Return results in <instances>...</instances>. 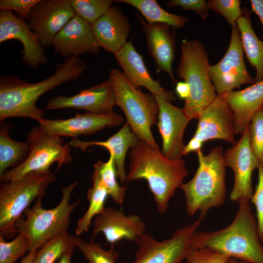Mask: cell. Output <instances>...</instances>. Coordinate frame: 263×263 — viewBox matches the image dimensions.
I'll return each instance as SVG.
<instances>
[{
  "mask_svg": "<svg viewBox=\"0 0 263 263\" xmlns=\"http://www.w3.org/2000/svg\"><path fill=\"white\" fill-rule=\"evenodd\" d=\"M87 68L78 56L65 58L56 65L54 74L31 83L16 75L0 76V121L8 118L22 117L38 123L44 118V111L36 106L40 97L64 83L79 78Z\"/></svg>",
  "mask_w": 263,
  "mask_h": 263,
  "instance_id": "obj_1",
  "label": "cell"
},
{
  "mask_svg": "<svg viewBox=\"0 0 263 263\" xmlns=\"http://www.w3.org/2000/svg\"><path fill=\"white\" fill-rule=\"evenodd\" d=\"M126 182L144 179L153 195L158 211L167 212L169 203L188 174L184 161L165 156L147 143L140 140L131 148Z\"/></svg>",
  "mask_w": 263,
  "mask_h": 263,
  "instance_id": "obj_2",
  "label": "cell"
},
{
  "mask_svg": "<svg viewBox=\"0 0 263 263\" xmlns=\"http://www.w3.org/2000/svg\"><path fill=\"white\" fill-rule=\"evenodd\" d=\"M232 222L215 231L197 232L191 250L207 247L248 263H263V246L249 202H241Z\"/></svg>",
  "mask_w": 263,
  "mask_h": 263,
  "instance_id": "obj_3",
  "label": "cell"
},
{
  "mask_svg": "<svg viewBox=\"0 0 263 263\" xmlns=\"http://www.w3.org/2000/svg\"><path fill=\"white\" fill-rule=\"evenodd\" d=\"M196 152L199 164L196 173L180 188L185 196L188 214L192 216L199 212L202 219L210 209L225 203L226 167L221 146L212 148L207 154L202 150Z\"/></svg>",
  "mask_w": 263,
  "mask_h": 263,
  "instance_id": "obj_4",
  "label": "cell"
},
{
  "mask_svg": "<svg viewBox=\"0 0 263 263\" xmlns=\"http://www.w3.org/2000/svg\"><path fill=\"white\" fill-rule=\"evenodd\" d=\"M78 184L73 182L61 189L62 198L59 204L51 209H45L42 197L36 200L32 207L27 208L16 221L17 233L27 240L29 252L38 249L48 241L67 232L70 215L79 205L81 198L70 203L72 192Z\"/></svg>",
  "mask_w": 263,
  "mask_h": 263,
  "instance_id": "obj_5",
  "label": "cell"
},
{
  "mask_svg": "<svg viewBox=\"0 0 263 263\" xmlns=\"http://www.w3.org/2000/svg\"><path fill=\"white\" fill-rule=\"evenodd\" d=\"M181 51L176 72L189 88V95L183 109L190 121L198 119L201 111L217 94L209 77L211 65L202 44L197 40L184 39Z\"/></svg>",
  "mask_w": 263,
  "mask_h": 263,
  "instance_id": "obj_6",
  "label": "cell"
},
{
  "mask_svg": "<svg viewBox=\"0 0 263 263\" xmlns=\"http://www.w3.org/2000/svg\"><path fill=\"white\" fill-rule=\"evenodd\" d=\"M108 80L114 91L115 105L124 112L132 131L140 140L160 150L151 130L159 113L154 96L142 92L117 69L111 70Z\"/></svg>",
  "mask_w": 263,
  "mask_h": 263,
  "instance_id": "obj_7",
  "label": "cell"
},
{
  "mask_svg": "<svg viewBox=\"0 0 263 263\" xmlns=\"http://www.w3.org/2000/svg\"><path fill=\"white\" fill-rule=\"evenodd\" d=\"M56 180L55 173L50 169L2 182L0 186V235L14 237L17 220L35 199L45 195L47 187Z\"/></svg>",
  "mask_w": 263,
  "mask_h": 263,
  "instance_id": "obj_8",
  "label": "cell"
},
{
  "mask_svg": "<svg viewBox=\"0 0 263 263\" xmlns=\"http://www.w3.org/2000/svg\"><path fill=\"white\" fill-rule=\"evenodd\" d=\"M27 141L30 149L26 158L0 175L2 182L17 180L29 173L49 170L51 165L56 162L58 169L72 161L70 143L63 144L60 136L45 133L39 126L29 131Z\"/></svg>",
  "mask_w": 263,
  "mask_h": 263,
  "instance_id": "obj_9",
  "label": "cell"
},
{
  "mask_svg": "<svg viewBox=\"0 0 263 263\" xmlns=\"http://www.w3.org/2000/svg\"><path fill=\"white\" fill-rule=\"evenodd\" d=\"M201 220L176 229L170 238L161 241L144 233L134 241L137 250L131 263H179L191 250Z\"/></svg>",
  "mask_w": 263,
  "mask_h": 263,
  "instance_id": "obj_10",
  "label": "cell"
},
{
  "mask_svg": "<svg viewBox=\"0 0 263 263\" xmlns=\"http://www.w3.org/2000/svg\"><path fill=\"white\" fill-rule=\"evenodd\" d=\"M244 50L237 24L232 27L227 49L222 58L211 65L209 77L217 95L239 89L243 85L255 83L244 61Z\"/></svg>",
  "mask_w": 263,
  "mask_h": 263,
  "instance_id": "obj_11",
  "label": "cell"
},
{
  "mask_svg": "<svg viewBox=\"0 0 263 263\" xmlns=\"http://www.w3.org/2000/svg\"><path fill=\"white\" fill-rule=\"evenodd\" d=\"M226 167L234 174V182L230 193L231 201L239 204L249 202L253 193L252 175L260 166L250 147L249 126L237 142L224 153Z\"/></svg>",
  "mask_w": 263,
  "mask_h": 263,
  "instance_id": "obj_12",
  "label": "cell"
},
{
  "mask_svg": "<svg viewBox=\"0 0 263 263\" xmlns=\"http://www.w3.org/2000/svg\"><path fill=\"white\" fill-rule=\"evenodd\" d=\"M75 14L70 0H40L26 21L42 47H50L57 34Z\"/></svg>",
  "mask_w": 263,
  "mask_h": 263,
  "instance_id": "obj_13",
  "label": "cell"
},
{
  "mask_svg": "<svg viewBox=\"0 0 263 263\" xmlns=\"http://www.w3.org/2000/svg\"><path fill=\"white\" fill-rule=\"evenodd\" d=\"M19 40L23 45L21 61L27 66L38 69L48 61L37 36L27 21L11 11L0 12V43L11 39Z\"/></svg>",
  "mask_w": 263,
  "mask_h": 263,
  "instance_id": "obj_14",
  "label": "cell"
},
{
  "mask_svg": "<svg viewBox=\"0 0 263 263\" xmlns=\"http://www.w3.org/2000/svg\"><path fill=\"white\" fill-rule=\"evenodd\" d=\"M192 138L204 143L213 139L226 141L234 145L236 135L233 113L222 95L216 98L201 112Z\"/></svg>",
  "mask_w": 263,
  "mask_h": 263,
  "instance_id": "obj_15",
  "label": "cell"
},
{
  "mask_svg": "<svg viewBox=\"0 0 263 263\" xmlns=\"http://www.w3.org/2000/svg\"><path fill=\"white\" fill-rule=\"evenodd\" d=\"M115 98L112 86L108 79L91 87L83 89L72 96L58 95L49 98L45 110L57 109L84 110L94 114L113 113Z\"/></svg>",
  "mask_w": 263,
  "mask_h": 263,
  "instance_id": "obj_16",
  "label": "cell"
},
{
  "mask_svg": "<svg viewBox=\"0 0 263 263\" xmlns=\"http://www.w3.org/2000/svg\"><path fill=\"white\" fill-rule=\"evenodd\" d=\"M124 121V117L114 112L108 114H94L88 112L77 113L65 119H44L39 126L46 133L76 138L78 136L94 134L106 127L118 126Z\"/></svg>",
  "mask_w": 263,
  "mask_h": 263,
  "instance_id": "obj_17",
  "label": "cell"
},
{
  "mask_svg": "<svg viewBox=\"0 0 263 263\" xmlns=\"http://www.w3.org/2000/svg\"><path fill=\"white\" fill-rule=\"evenodd\" d=\"M154 97L159 107L156 123L162 137L161 152L169 159L182 158L185 146L184 133L190 120L183 108L175 106L160 97Z\"/></svg>",
  "mask_w": 263,
  "mask_h": 263,
  "instance_id": "obj_18",
  "label": "cell"
},
{
  "mask_svg": "<svg viewBox=\"0 0 263 263\" xmlns=\"http://www.w3.org/2000/svg\"><path fill=\"white\" fill-rule=\"evenodd\" d=\"M52 46L56 54L65 58L85 53L96 55L101 48L93 25L76 14L57 34Z\"/></svg>",
  "mask_w": 263,
  "mask_h": 263,
  "instance_id": "obj_19",
  "label": "cell"
},
{
  "mask_svg": "<svg viewBox=\"0 0 263 263\" xmlns=\"http://www.w3.org/2000/svg\"><path fill=\"white\" fill-rule=\"evenodd\" d=\"M114 55L123 73L135 87L138 88L143 87L153 96L160 97L168 102L175 101V92L164 88L159 80L151 77L143 56L137 51L131 41H128Z\"/></svg>",
  "mask_w": 263,
  "mask_h": 263,
  "instance_id": "obj_20",
  "label": "cell"
},
{
  "mask_svg": "<svg viewBox=\"0 0 263 263\" xmlns=\"http://www.w3.org/2000/svg\"><path fill=\"white\" fill-rule=\"evenodd\" d=\"M93 225L94 236L103 233L111 246L124 239L134 241L144 233L146 226L138 215L126 216L122 211L111 207H105L94 218Z\"/></svg>",
  "mask_w": 263,
  "mask_h": 263,
  "instance_id": "obj_21",
  "label": "cell"
},
{
  "mask_svg": "<svg viewBox=\"0 0 263 263\" xmlns=\"http://www.w3.org/2000/svg\"><path fill=\"white\" fill-rule=\"evenodd\" d=\"M136 16L145 35L149 52L153 58L158 70L167 73L175 85L177 81L172 67L176 46L175 32L171 31L170 26L167 24H150L137 12Z\"/></svg>",
  "mask_w": 263,
  "mask_h": 263,
  "instance_id": "obj_22",
  "label": "cell"
},
{
  "mask_svg": "<svg viewBox=\"0 0 263 263\" xmlns=\"http://www.w3.org/2000/svg\"><path fill=\"white\" fill-rule=\"evenodd\" d=\"M92 25L100 46L109 52L114 54L128 42L130 23L117 6L111 7Z\"/></svg>",
  "mask_w": 263,
  "mask_h": 263,
  "instance_id": "obj_23",
  "label": "cell"
},
{
  "mask_svg": "<svg viewBox=\"0 0 263 263\" xmlns=\"http://www.w3.org/2000/svg\"><path fill=\"white\" fill-rule=\"evenodd\" d=\"M232 111L236 134H242L263 106V81L222 95Z\"/></svg>",
  "mask_w": 263,
  "mask_h": 263,
  "instance_id": "obj_24",
  "label": "cell"
},
{
  "mask_svg": "<svg viewBox=\"0 0 263 263\" xmlns=\"http://www.w3.org/2000/svg\"><path fill=\"white\" fill-rule=\"evenodd\" d=\"M139 139L131 130L128 123L114 134L105 141H84L77 138L71 140L70 144L85 151L91 146L102 147L108 150L110 154L113 156L117 170V177L121 183L126 181L127 174L124 165L126 155L129 148L135 146Z\"/></svg>",
  "mask_w": 263,
  "mask_h": 263,
  "instance_id": "obj_25",
  "label": "cell"
},
{
  "mask_svg": "<svg viewBox=\"0 0 263 263\" xmlns=\"http://www.w3.org/2000/svg\"><path fill=\"white\" fill-rule=\"evenodd\" d=\"M243 15L237 20L244 52L250 64L255 68V83L263 81V40L256 34L252 26L250 14L246 7Z\"/></svg>",
  "mask_w": 263,
  "mask_h": 263,
  "instance_id": "obj_26",
  "label": "cell"
},
{
  "mask_svg": "<svg viewBox=\"0 0 263 263\" xmlns=\"http://www.w3.org/2000/svg\"><path fill=\"white\" fill-rule=\"evenodd\" d=\"M11 124L0 122V176L10 167L15 168L26 158L30 149V144L13 139L9 132Z\"/></svg>",
  "mask_w": 263,
  "mask_h": 263,
  "instance_id": "obj_27",
  "label": "cell"
},
{
  "mask_svg": "<svg viewBox=\"0 0 263 263\" xmlns=\"http://www.w3.org/2000/svg\"><path fill=\"white\" fill-rule=\"evenodd\" d=\"M116 3L129 4L137 9L149 24L162 23L176 28L184 27L187 17L170 13L162 8L155 0H117Z\"/></svg>",
  "mask_w": 263,
  "mask_h": 263,
  "instance_id": "obj_28",
  "label": "cell"
},
{
  "mask_svg": "<svg viewBox=\"0 0 263 263\" xmlns=\"http://www.w3.org/2000/svg\"><path fill=\"white\" fill-rule=\"evenodd\" d=\"M82 239L67 232L44 244L37 250L33 263H56L68 254H72Z\"/></svg>",
  "mask_w": 263,
  "mask_h": 263,
  "instance_id": "obj_29",
  "label": "cell"
},
{
  "mask_svg": "<svg viewBox=\"0 0 263 263\" xmlns=\"http://www.w3.org/2000/svg\"><path fill=\"white\" fill-rule=\"evenodd\" d=\"M92 186L88 189L87 193L89 202L88 208L77 221L75 230L76 236L88 231L92 219L101 213L105 208V202L109 196L106 189L96 177L92 175Z\"/></svg>",
  "mask_w": 263,
  "mask_h": 263,
  "instance_id": "obj_30",
  "label": "cell"
},
{
  "mask_svg": "<svg viewBox=\"0 0 263 263\" xmlns=\"http://www.w3.org/2000/svg\"><path fill=\"white\" fill-rule=\"evenodd\" d=\"M92 175L96 177L106 189L113 201L119 205L123 203L126 188L120 186L117 180V170L113 156L106 162L98 161L94 165Z\"/></svg>",
  "mask_w": 263,
  "mask_h": 263,
  "instance_id": "obj_31",
  "label": "cell"
},
{
  "mask_svg": "<svg viewBox=\"0 0 263 263\" xmlns=\"http://www.w3.org/2000/svg\"><path fill=\"white\" fill-rule=\"evenodd\" d=\"M76 15L93 25L113 6L112 0H70Z\"/></svg>",
  "mask_w": 263,
  "mask_h": 263,
  "instance_id": "obj_32",
  "label": "cell"
},
{
  "mask_svg": "<svg viewBox=\"0 0 263 263\" xmlns=\"http://www.w3.org/2000/svg\"><path fill=\"white\" fill-rule=\"evenodd\" d=\"M77 248L89 263H115L119 257V253L113 249V246L110 250H106L94 240H82Z\"/></svg>",
  "mask_w": 263,
  "mask_h": 263,
  "instance_id": "obj_33",
  "label": "cell"
},
{
  "mask_svg": "<svg viewBox=\"0 0 263 263\" xmlns=\"http://www.w3.org/2000/svg\"><path fill=\"white\" fill-rule=\"evenodd\" d=\"M27 251L28 243L23 235L19 234L12 241L6 242L0 235V263H15Z\"/></svg>",
  "mask_w": 263,
  "mask_h": 263,
  "instance_id": "obj_34",
  "label": "cell"
},
{
  "mask_svg": "<svg viewBox=\"0 0 263 263\" xmlns=\"http://www.w3.org/2000/svg\"><path fill=\"white\" fill-rule=\"evenodd\" d=\"M250 145L258 159L263 166V108L255 113L249 125Z\"/></svg>",
  "mask_w": 263,
  "mask_h": 263,
  "instance_id": "obj_35",
  "label": "cell"
},
{
  "mask_svg": "<svg viewBox=\"0 0 263 263\" xmlns=\"http://www.w3.org/2000/svg\"><path fill=\"white\" fill-rule=\"evenodd\" d=\"M209 8L225 19L231 27L243 15L240 0H208Z\"/></svg>",
  "mask_w": 263,
  "mask_h": 263,
  "instance_id": "obj_36",
  "label": "cell"
},
{
  "mask_svg": "<svg viewBox=\"0 0 263 263\" xmlns=\"http://www.w3.org/2000/svg\"><path fill=\"white\" fill-rule=\"evenodd\" d=\"M227 256L207 247L191 250L187 255V263H226Z\"/></svg>",
  "mask_w": 263,
  "mask_h": 263,
  "instance_id": "obj_37",
  "label": "cell"
},
{
  "mask_svg": "<svg viewBox=\"0 0 263 263\" xmlns=\"http://www.w3.org/2000/svg\"><path fill=\"white\" fill-rule=\"evenodd\" d=\"M258 170V183L251 201L255 206L259 235L263 243V166H259Z\"/></svg>",
  "mask_w": 263,
  "mask_h": 263,
  "instance_id": "obj_38",
  "label": "cell"
},
{
  "mask_svg": "<svg viewBox=\"0 0 263 263\" xmlns=\"http://www.w3.org/2000/svg\"><path fill=\"white\" fill-rule=\"evenodd\" d=\"M40 0H0V10L14 11L19 18L26 20L32 9Z\"/></svg>",
  "mask_w": 263,
  "mask_h": 263,
  "instance_id": "obj_39",
  "label": "cell"
},
{
  "mask_svg": "<svg viewBox=\"0 0 263 263\" xmlns=\"http://www.w3.org/2000/svg\"><path fill=\"white\" fill-rule=\"evenodd\" d=\"M167 7L179 6L185 10L195 11L203 20L207 17L209 8L208 1L206 0H169Z\"/></svg>",
  "mask_w": 263,
  "mask_h": 263,
  "instance_id": "obj_40",
  "label": "cell"
},
{
  "mask_svg": "<svg viewBox=\"0 0 263 263\" xmlns=\"http://www.w3.org/2000/svg\"><path fill=\"white\" fill-rule=\"evenodd\" d=\"M204 143L197 139L191 138L188 143L185 145L183 151V155H185L193 151L197 152L201 150Z\"/></svg>",
  "mask_w": 263,
  "mask_h": 263,
  "instance_id": "obj_41",
  "label": "cell"
},
{
  "mask_svg": "<svg viewBox=\"0 0 263 263\" xmlns=\"http://www.w3.org/2000/svg\"><path fill=\"white\" fill-rule=\"evenodd\" d=\"M175 93L181 99H187L189 95V88L184 81L177 82L175 85Z\"/></svg>",
  "mask_w": 263,
  "mask_h": 263,
  "instance_id": "obj_42",
  "label": "cell"
},
{
  "mask_svg": "<svg viewBox=\"0 0 263 263\" xmlns=\"http://www.w3.org/2000/svg\"><path fill=\"white\" fill-rule=\"evenodd\" d=\"M251 10L259 17L263 30V0H250Z\"/></svg>",
  "mask_w": 263,
  "mask_h": 263,
  "instance_id": "obj_43",
  "label": "cell"
},
{
  "mask_svg": "<svg viewBox=\"0 0 263 263\" xmlns=\"http://www.w3.org/2000/svg\"><path fill=\"white\" fill-rule=\"evenodd\" d=\"M37 251L29 252L28 254L23 257L20 263H33Z\"/></svg>",
  "mask_w": 263,
  "mask_h": 263,
  "instance_id": "obj_44",
  "label": "cell"
},
{
  "mask_svg": "<svg viewBox=\"0 0 263 263\" xmlns=\"http://www.w3.org/2000/svg\"><path fill=\"white\" fill-rule=\"evenodd\" d=\"M72 255V254H66L59 259L56 263H71Z\"/></svg>",
  "mask_w": 263,
  "mask_h": 263,
  "instance_id": "obj_45",
  "label": "cell"
},
{
  "mask_svg": "<svg viewBox=\"0 0 263 263\" xmlns=\"http://www.w3.org/2000/svg\"><path fill=\"white\" fill-rule=\"evenodd\" d=\"M226 263H248L241 261H237L235 260V259L229 258Z\"/></svg>",
  "mask_w": 263,
  "mask_h": 263,
  "instance_id": "obj_46",
  "label": "cell"
},
{
  "mask_svg": "<svg viewBox=\"0 0 263 263\" xmlns=\"http://www.w3.org/2000/svg\"><path fill=\"white\" fill-rule=\"evenodd\" d=\"M262 108H263V107H262Z\"/></svg>",
  "mask_w": 263,
  "mask_h": 263,
  "instance_id": "obj_47",
  "label": "cell"
}]
</instances>
